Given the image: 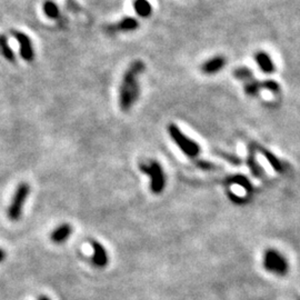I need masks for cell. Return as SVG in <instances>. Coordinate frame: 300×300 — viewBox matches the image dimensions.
<instances>
[{"label":"cell","mask_w":300,"mask_h":300,"mask_svg":"<svg viewBox=\"0 0 300 300\" xmlns=\"http://www.w3.org/2000/svg\"><path fill=\"white\" fill-rule=\"evenodd\" d=\"M215 154L222 158L223 160H226L227 162H229L231 164V166H235V167H238L240 166L241 163H243V160H241V158L237 155L235 154H230V152H225V151H221V150H216Z\"/></svg>","instance_id":"ffe728a7"},{"label":"cell","mask_w":300,"mask_h":300,"mask_svg":"<svg viewBox=\"0 0 300 300\" xmlns=\"http://www.w3.org/2000/svg\"><path fill=\"white\" fill-rule=\"evenodd\" d=\"M44 13L50 19H58L60 17V11L56 3L52 0H47L44 4Z\"/></svg>","instance_id":"ac0fdd59"},{"label":"cell","mask_w":300,"mask_h":300,"mask_svg":"<svg viewBox=\"0 0 300 300\" xmlns=\"http://www.w3.org/2000/svg\"><path fill=\"white\" fill-rule=\"evenodd\" d=\"M73 234V227L69 223H62V225L58 226L54 231L50 235V240L54 244H62L64 241H67Z\"/></svg>","instance_id":"8fae6325"},{"label":"cell","mask_w":300,"mask_h":300,"mask_svg":"<svg viewBox=\"0 0 300 300\" xmlns=\"http://www.w3.org/2000/svg\"><path fill=\"white\" fill-rule=\"evenodd\" d=\"M167 129L169 137L172 138V140L176 145H177L178 148L184 152L188 158H190V159H196L200 152H202V148H200V146L196 141L192 140L191 138L188 137L186 134L182 132L181 129L177 125H175V123H170Z\"/></svg>","instance_id":"3957f363"},{"label":"cell","mask_w":300,"mask_h":300,"mask_svg":"<svg viewBox=\"0 0 300 300\" xmlns=\"http://www.w3.org/2000/svg\"><path fill=\"white\" fill-rule=\"evenodd\" d=\"M140 172L150 178V191L160 195L167 185V177L161 164L157 160H148L139 164Z\"/></svg>","instance_id":"7a4b0ae2"},{"label":"cell","mask_w":300,"mask_h":300,"mask_svg":"<svg viewBox=\"0 0 300 300\" xmlns=\"http://www.w3.org/2000/svg\"><path fill=\"white\" fill-rule=\"evenodd\" d=\"M92 248V262L97 268H105L109 262L108 252L106 250L104 245L97 240L90 241Z\"/></svg>","instance_id":"9c48e42d"},{"label":"cell","mask_w":300,"mask_h":300,"mask_svg":"<svg viewBox=\"0 0 300 300\" xmlns=\"http://www.w3.org/2000/svg\"><path fill=\"white\" fill-rule=\"evenodd\" d=\"M30 193V186L27 182H21L16 188L13 198H11L10 205L8 207V218L11 221H18L23 213V206L26 204V200Z\"/></svg>","instance_id":"5b68a950"},{"label":"cell","mask_w":300,"mask_h":300,"mask_svg":"<svg viewBox=\"0 0 300 300\" xmlns=\"http://www.w3.org/2000/svg\"><path fill=\"white\" fill-rule=\"evenodd\" d=\"M262 264L268 273L279 276V277H284L289 270L287 258L280 251L274 248H269L264 251Z\"/></svg>","instance_id":"277c9868"},{"label":"cell","mask_w":300,"mask_h":300,"mask_svg":"<svg viewBox=\"0 0 300 300\" xmlns=\"http://www.w3.org/2000/svg\"><path fill=\"white\" fill-rule=\"evenodd\" d=\"M0 52L2 55L10 62H14L16 60V56L14 50L10 48L8 45V39L5 35H0Z\"/></svg>","instance_id":"2e32d148"},{"label":"cell","mask_w":300,"mask_h":300,"mask_svg":"<svg viewBox=\"0 0 300 300\" xmlns=\"http://www.w3.org/2000/svg\"><path fill=\"white\" fill-rule=\"evenodd\" d=\"M255 60L260 68L261 72L264 74H274L276 72V66L272 58L268 54L263 51H258L255 55Z\"/></svg>","instance_id":"7c38bea8"},{"label":"cell","mask_w":300,"mask_h":300,"mask_svg":"<svg viewBox=\"0 0 300 300\" xmlns=\"http://www.w3.org/2000/svg\"><path fill=\"white\" fill-rule=\"evenodd\" d=\"M246 163L248 166L251 175L257 179H264L266 174H264L263 168L260 166L259 162L257 161L256 158V145L255 143H251L248 146V155L246 158Z\"/></svg>","instance_id":"ba28073f"},{"label":"cell","mask_w":300,"mask_h":300,"mask_svg":"<svg viewBox=\"0 0 300 300\" xmlns=\"http://www.w3.org/2000/svg\"><path fill=\"white\" fill-rule=\"evenodd\" d=\"M256 150L260 152V154L263 156L264 159H266L268 161V163L270 164V167H272L276 173L286 174L288 172V163L282 161L280 158H278L274 154V152H272L270 150L264 148V147L259 146L257 144H256Z\"/></svg>","instance_id":"52a82bcc"},{"label":"cell","mask_w":300,"mask_h":300,"mask_svg":"<svg viewBox=\"0 0 300 300\" xmlns=\"http://www.w3.org/2000/svg\"><path fill=\"white\" fill-rule=\"evenodd\" d=\"M195 164L202 170H205V172H211V170H217L219 169V166H217L216 163L208 161V160H204V159H200V160H196Z\"/></svg>","instance_id":"7402d4cb"},{"label":"cell","mask_w":300,"mask_h":300,"mask_svg":"<svg viewBox=\"0 0 300 300\" xmlns=\"http://www.w3.org/2000/svg\"><path fill=\"white\" fill-rule=\"evenodd\" d=\"M144 61L136 60L130 63L123 77L119 88V106L122 111H128L137 103L140 96V85L138 78L145 72Z\"/></svg>","instance_id":"6da1fadb"},{"label":"cell","mask_w":300,"mask_h":300,"mask_svg":"<svg viewBox=\"0 0 300 300\" xmlns=\"http://www.w3.org/2000/svg\"><path fill=\"white\" fill-rule=\"evenodd\" d=\"M298 300H300V298H299V299H298Z\"/></svg>","instance_id":"d4e9b609"},{"label":"cell","mask_w":300,"mask_h":300,"mask_svg":"<svg viewBox=\"0 0 300 300\" xmlns=\"http://www.w3.org/2000/svg\"><path fill=\"white\" fill-rule=\"evenodd\" d=\"M11 34H13V36L16 38V40L18 41L19 48H20L19 51L22 59L28 62H31L35 58V50L32 47L31 39L29 38L26 34H23L21 31L13 30Z\"/></svg>","instance_id":"8992f818"},{"label":"cell","mask_w":300,"mask_h":300,"mask_svg":"<svg viewBox=\"0 0 300 300\" xmlns=\"http://www.w3.org/2000/svg\"><path fill=\"white\" fill-rule=\"evenodd\" d=\"M6 257H7L6 251L3 248H0V262H3L6 259Z\"/></svg>","instance_id":"603a6c76"},{"label":"cell","mask_w":300,"mask_h":300,"mask_svg":"<svg viewBox=\"0 0 300 300\" xmlns=\"http://www.w3.org/2000/svg\"><path fill=\"white\" fill-rule=\"evenodd\" d=\"M139 28V22L132 18V17H127L120 20L117 25L111 26L110 30L114 31H134Z\"/></svg>","instance_id":"5bb4252c"},{"label":"cell","mask_w":300,"mask_h":300,"mask_svg":"<svg viewBox=\"0 0 300 300\" xmlns=\"http://www.w3.org/2000/svg\"><path fill=\"white\" fill-rule=\"evenodd\" d=\"M244 90L246 92V95H248L250 97H257L261 90V81L252 79L250 81L245 82Z\"/></svg>","instance_id":"e0dca14e"},{"label":"cell","mask_w":300,"mask_h":300,"mask_svg":"<svg viewBox=\"0 0 300 300\" xmlns=\"http://www.w3.org/2000/svg\"><path fill=\"white\" fill-rule=\"evenodd\" d=\"M261 89H266V90L272 91L274 93H278L281 90V88L277 81L268 79V80L261 81Z\"/></svg>","instance_id":"44dd1931"},{"label":"cell","mask_w":300,"mask_h":300,"mask_svg":"<svg viewBox=\"0 0 300 300\" xmlns=\"http://www.w3.org/2000/svg\"><path fill=\"white\" fill-rule=\"evenodd\" d=\"M226 184L228 185H238L247 191V193H251L255 190L254 185L251 184L250 180L244 175H234L230 177L226 178Z\"/></svg>","instance_id":"4fadbf2b"},{"label":"cell","mask_w":300,"mask_h":300,"mask_svg":"<svg viewBox=\"0 0 300 300\" xmlns=\"http://www.w3.org/2000/svg\"><path fill=\"white\" fill-rule=\"evenodd\" d=\"M38 300H51V299L47 296H40V297H38Z\"/></svg>","instance_id":"cb8c5ba5"},{"label":"cell","mask_w":300,"mask_h":300,"mask_svg":"<svg viewBox=\"0 0 300 300\" xmlns=\"http://www.w3.org/2000/svg\"><path fill=\"white\" fill-rule=\"evenodd\" d=\"M227 60L223 56H215L211 58V59H208L207 61H205L200 69L205 75H214L219 73L220 70L223 69V67L226 66Z\"/></svg>","instance_id":"30bf717a"},{"label":"cell","mask_w":300,"mask_h":300,"mask_svg":"<svg viewBox=\"0 0 300 300\" xmlns=\"http://www.w3.org/2000/svg\"><path fill=\"white\" fill-rule=\"evenodd\" d=\"M134 9L136 14L143 18H148L152 13V7L148 0H135Z\"/></svg>","instance_id":"9a60e30c"},{"label":"cell","mask_w":300,"mask_h":300,"mask_svg":"<svg viewBox=\"0 0 300 300\" xmlns=\"http://www.w3.org/2000/svg\"><path fill=\"white\" fill-rule=\"evenodd\" d=\"M232 75L236 79L245 81V82L254 79V75H252L251 70L248 67H245V66H240L235 69L232 72Z\"/></svg>","instance_id":"d6986e66"}]
</instances>
